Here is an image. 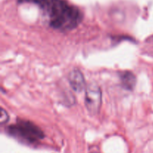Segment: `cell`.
Segmentation results:
<instances>
[{"label": "cell", "mask_w": 153, "mask_h": 153, "mask_svg": "<svg viewBox=\"0 0 153 153\" xmlns=\"http://www.w3.org/2000/svg\"><path fill=\"white\" fill-rule=\"evenodd\" d=\"M19 2H30L39 5L49 25L55 29H73L82 19L80 10L64 0H19Z\"/></svg>", "instance_id": "cell-1"}, {"label": "cell", "mask_w": 153, "mask_h": 153, "mask_svg": "<svg viewBox=\"0 0 153 153\" xmlns=\"http://www.w3.org/2000/svg\"><path fill=\"white\" fill-rule=\"evenodd\" d=\"M12 137L28 143H34L45 137L43 131L37 126L28 120H19L7 128Z\"/></svg>", "instance_id": "cell-2"}, {"label": "cell", "mask_w": 153, "mask_h": 153, "mask_svg": "<svg viewBox=\"0 0 153 153\" xmlns=\"http://www.w3.org/2000/svg\"><path fill=\"white\" fill-rule=\"evenodd\" d=\"M85 104L88 113L96 115L100 112L102 105V91L97 83H90L85 89Z\"/></svg>", "instance_id": "cell-3"}, {"label": "cell", "mask_w": 153, "mask_h": 153, "mask_svg": "<svg viewBox=\"0 0 153 153\" xmlns=\"http://www.w3.org/2000/svg\"><path fill=\"white\" fill-rule=\"evenodd\" d=\"M68 82L73 91L76 92H82L86 89V84L84 75L78 69H74L70 72L68 75Z\"/></svg>", "instance_id": "cell-4"}, {"label": "cell", "mask_w": 153, "mask_h": 153, "mask_svg": "<svg viewBox=\"0 0 153 153\" xmlns=\"http://www.w3.org/2000/svg\"><path fill=\"white\" fill-rule=\"evenodd\" d=\"M120 80L123 87L128 91H132L136 85V77L130 71H124L120 73Z\"/></svg>", "instance_id": "cell-5"}, {"label": "cell", "mask_w": 153, "mask_h": 153, "mask_svg": "<svg viewBox=\"0 0 153 153\" xmlns=\"http://www.w3.org/2000/svg\"><path fill=\"white\" fill-rule=\"evenodd\" d=\"M9 121V115L4 108H1V116H0V123L1 125L7 123Z\"/></svg>", "instance_id": "cell-6"}, {"label": "cell", "mask_w": 153, "mask_h": 153, "mask_svg": "<svg viewBox=\"0 0 153 153\" xmlns=\"http://www.w3.org/2000/svg\"><path fill=\"white\" fill-rule=\"evenodd\" d=\"M93 153H96V152H93Z\"/></svg>", "instance_id": "cell-7"}]
</instances>
